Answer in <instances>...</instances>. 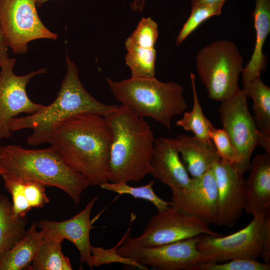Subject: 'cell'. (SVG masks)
<instances>
[{"mask_svg": "<svg viewBox=\"0 0 270 270\" xmlns=\"http://www.w3.org/2000/svg\"><path fill=\"white\" fill-rule=\"evenodd\" d=\"M112 135L106 118L95 114L72 116L56 126L48 142L90 185L108 182Z\"/></svg>", "mask_w": 270, "mask_h": 270, "instance_id": "cell-1", "label": "cell"}, {"mask_svg": "<svg viewBox=\"0 0 270 270\" xmlns=\"http://www.w3.org/2000/svg\"><path fill=\"white\" fill-rule=\"evenodd\" d=\"M112 135L108 182H138L152 171L156 138L148 123L121 104L104 116Z\"/></svg>", "mask_w": 270, "mask_h": 270, "instance_id": "cell-2", "label": "cell"}, {"mask_svg": "<svg viewBox=\"0 0 270 270\" xmlns=\"http://www.w3.org/2000/svg\"><path fill=\"white\" fill-rule=\"evenodd\" d=\"M66 70L54 100L38 112L10 122L12 133L29 128L32 132L27 142L30 146L48 143L53 128L66 119L82 114H95L106 116L118 106L101 102L92 96L82 84L78 68L66 53Z\"/></svg>", "mask_w": 270, "mask_h": 270, "instance_id": "cell-3", "label": "cell"}, {"mask_svg": "<svg viewBox=\"0 0 270 270\" xmlns=\"http://www.w3.org/2000/svg\"><path fill=\"white\" fill-rule=\"evenodd\" d=\"M0 164L2 178L35 181L66 193L78 204L90 184L71 168L53 146L26 149L16 144L2 146Z\"/></svg>", "mask_w": 270, "mask_h": 270, "instance_id": "cell-4", "label": "cell"}, {"mask_svg": "<svg viewBox=\"0 0 270 270\" xmlns=\"http://www.w3.org/2000/svg\"><path fill=\"white\" fill-rule=\"evenodd\" d=\"M110 90L122 105L137 116L150 118L170 132L172 118L188 108L183 86L174 82H164L154 78L114 81L107 78Z\"/></svg>", "mask_w": 270, "mask_h": 270, "instance_id": "cell-5", "label": "cell"}, {"mask_svg": "<svg viewBox=\"0 0 270 270\" xmlns=\"http://www.w3.org/2000/svg\"><path fill=\"white\" fill-rule=\"evenodd\" d=\"M196 64L198 75L212 100L221 102L238 89L243 58L234 42L219 40L203 47L196 54Z\"/></svg>", "mask_w": 270, "mask_h": 270, "instance_id": "cell-6", "label": "cell"}, {"mask_svg": "<svg viewBox=\"0 0 270 270\" xmlns=\"http://www.w3.org/2000/svg\"><path fill=\"white\" fill-rule=\"evenodd\" d=\"M247 98L244 90L239 88L231 97L221 102L218 108L222 128L240 156L244 172L248 170L251 156L258 146L270 154V136L258 130Z\"/></svg>", "mask_w": 270, "mask_h": 270, "instance_id": "cell-7", "label": "cell"}, {"mask_svg": "<svg viewBox=\"0 0 270 270\" xmlns=\"http://www.w3.org/2000/svg\"><path fill=\"white\" fill-rule=\"evenodd\" d=\"M128 230L120 243L137 247L158 246L202 234L221 235L202 220L172 206L152 216L139 236H130Z\"/></svg>", "mask_w": 270, "mask_h": 270, "instance_id": "cell-8", "label": "cell"}, {"mask_svg": "<svg viewBox=\"0 0 270 270\" xmlns=\"http://www.w3.org/2000/svg\"><path fill=\"white\" fill-rule=\"evenodd\" d=\"M262 212L253 216L242 229L228 236L202 234L197 243L201 262H223L236 258L256 260L261 255L266 216Z\"/></svg>", "mask_w": 270, "mask_h": 270, "instance_id": "cell-9", "label": "cell"}, {"mask_svg": "<svg viewBox=\"0 0 270 270\" xmlns=\"http://www.w3.org/2000/svg\"><path fill=\"white\" fill-rule=\"evenodd\" d=\"M36 8V0H0V26L14 53L26 52L34 40L58 38L42 23Z\"/></svg>", "mask_w": 270, "mask_h": 270, "instance_id": "cell-10", "label": "cell"}, {"mask_svg": "<svg viewBox=\"0 0 270 270\" xmlns=\"http://www.w3.org/2000/svg\"><path fill=\"white\" fill-rule=\"evenodd\" d=\"M201 236L152 247L126 246L120 242L116 250L120 255L154 270H196L201 262L197 248Z\"/></svg>", "mask_w": 270, "mask_h": 270, "instance_id": "cell-11", "label": "cell"}, {"mask_svg": "<svg viewBox=\"0 0 270 270\" xmlns=\"http://www.w3.org/2000/svg\"><path fill=\"white\" fill-rule=\"evenodd\" d=\"M14 58H8L2 65L0 72V142L11 135L8 124L10 120L21 113L34 114L44 105L32 101L28 96L26 85L33 77L46 72V68L22 76L13 71L16 63Z\"/></svg>", "mask_w": 270, "mask_h": 270, "instance_id": "cell-12", "label": "cell"}, {"mask_svg": "<svg viewBox=\"0 0 270 270\" xmlns=\"http://www.w3.org/2000/svg\"><path fill=\"white\" fill-rule=\"evenodd\" d=\"M212 168L217 187L218 226L232 228L244 210L246 194L244 172L238 166L220 158Z\"/></svg>", "mask_w": 270, "mask_h": 270, "instance_id": "cell-13", "label": "cell"}, {"mask_svg": "<svg viewBox=\"0 0 270 270\" xmlns=\"http://www.w3.org/2000/svg\"><path fill=\"white\" fill-rule=\"evenodd\" d=\"M172 192L170 206L208 224H216L217 187L212 168L199 177L192 178L188 186Z\"/></svg>", "mask_w": 270, "mask_h": 270, "instance_id": "cell-14", "label": "cell"}, {"mask_svg": "<svg viewBox=\"0 0 270 270\" xmlns=\"http://www.w3.org/2000/svg\"><path fill=\"white\" fill-rule=\"evenodd\" d=\"M97 198L98 196H94L82 210L70 219L62 222L42 220L36 222L44 240H67L71 242L79 252L80 263H86L92 270L94 267L91 262L92 245L90 234L94 226L90 214Z\"/></svg>", "mask_w": 270, "mask_h": 270, "instance_id": "cell-15", "label": "cell"}, {"mask_svg": "<svg viewBox=\"0 0 270 270\" xmlns=\"http://www.w3.org/2000/svg\"><path fill=\"white\" fill-rule=\"evenodd\" d=\"M180 155L174 138H156L150 174L172 191L188 186L192 180Z\"/></svg>", "mask_w": 270, "mask_h": 270, "instance_id": "cell-16", "label": "cell"}, {"mask_svg": "<svg viewBox=\"0 0 270 270\" xmlns=\"http://www.w3.org/2000/svg\"><path fill=\"white\" fill-rule=\"evenodd\" d=\"M250 175L245 180L244 210L256 216L270 212V154L256 156L250 164Z\"/></svg>", "mask_w": 270, "mask_h": 270, "instance_id": "cell-17", "label": "cell"}, {"mask_svg": "<svg viewBox=\"0 0 270 270\" xmlns=\"http://www.w3.org/2000/svg\"><path fill=\"white\" fill-rule=\"evenodd\" d=\"M252 16L256 31V42L252 57L242 72L243 86L256 78L266 68L267 57L262 50L270 32V0H256Z\"/></svg>", "mask_w": 270, "mask_h": 270, "instance_id": "cell-18", "label": "cell"}, {"mask_svg": "<svg viewBox=\"0 0 270 270\" xmlns=\"http://www.w3.org/2000/svg\"><path fill=\"white\" fill-rule=\"evenodd\" d=\"M174 138L180 154L192 178L204 174L220 158L212 140L204 142L194 136L184 134H179Z\"/></svg>", "mask_w": 270, "mask_h": 270, "instance_id": "cell-19", "label": "cell"}, {"mask_svg": "<svg viewBox=\"0 0 270 270\" xmlns=\"http://www.w3.org/2000/svg\"><path fill=\"white\" fill-rule=\"evenodd\" d=\"M10 194L12 210L16 216L26 217L32 208H42L50 202L46 186L35 181L2 178Z\"/></svg>", "mask_w": 270, "mask_h": 270, "instance_id": "cell-20", "label": "cell"}, {"mask_svg": "<svg viewBox=\"0 0 270 270\" xmlns=\"http://www.w3.org/2000/svg\"><path fill=\"white\" fill-rule=\"evenodd\" d=\"M34 222L24 237L14 246L0 256V270H28L44 242L42 232Z\"/></svg>", "mask_w": 270, "mask_h": 270, "instance_id": "cell-21", "label": "cell"}, {"mask_svg": "<svg viewBox=\"0 0 270 270\" xmlns=\"http://www.w3.org/2000/svg\"><path fill=\"white\" fill-rule=\"evenodd\" d=\"M28 220L16 216L12 204L4 195L0 196V256L11 249L24 236Z\"/></svg>", "mask_w": 270, "mask_h": 270, "instance_id": "cell-22", "label": "cell"}, {"mask_svg": "<svg viewBox=\"0 0 270 270\" xmlns=\"http://www.w3.org/2000/svg\"><path fill=\"white\" fill-rule=\"evenodd\" d=\"M252 98L254 118L258 130L270 136V88L258 76L242 88Z\"/></svg>", "mask_w": 270, "mask_h": 270, "instance_id": "cell-23", "label": "cell"}, {"mask_svg": "<svg viewBox=\"0 0 270 270\" xmlns=\"http://www.w3.org/2000/svg\"><path fill=\"white\" fill-rule=\"evenodd\" d=\"M190 80L193 96V106L190 112H184L182 117L178 120L176 125L186 131L192 132L194 136L204 142H210L209 133L214 126L204 116L200 103L193 73L190 74Z\"/></svg>", "mask_w": 270, "mask_h": 270, "instance_id": "cell-24", "label": "cell"}, {"mask_svg": "<svg viewBox=\"0 0 270 270\" xmlns=\"http://www.w3.org/2000/svg\"><path fill=\"white\" fill-rule=\"evenodd\" d=\"M62 240H44L28 270H72L70 260L62 251Z\"/></svg>", "mask_w": 270, "mask_h": 270, "instance_id": "cell-25", "label": "cell"}, {"mask_svg": "<svg viewBox=\"0 0 270 270\" xmlns=\"http://www.w3.org/2000/svg\"><path fill=\"white\" fill-rule=\"evenodd\" d=\"M125 48L126 64L130 71L131 78H154L156 74V51L154 48L137 46L126 41Z\"/></svg>", "mask_w": 270, "mask_h": 270, "instance_id": "cell-26", "label": "cell"}, {"mask_svg": "<svg viewBox=\"0 0 270 270\" xmlns=\"http://www.w3.org/2000/svg\"><path fill=\"white\" fill-rule=\"evenodd\" d=\"M154 181H150L144 186H132L128 182H106L99 186L102 189L111 191L120 194H127L135 198H140L152 203L158 212L163 211L170 206V202H166L156 194L153 190Z\"/></svg>", "mask_w": 270, "mask_h": 270, "instance_id": "cell-27", "label": "cell"}, {"mask_svg": "<svg viewBox=\"0 0 270 270\" xmlns=\"http://www.w3.org/2000/svg\"><path fill=\"white\" fill-rule=\"evenodd\" d=\"M224 4V2L202 4L192 8L190 16L176 38V46H180L204 21L213 16L220 14Z\"/></svg>", "mask_w": 270, "mask_h": 270, "instance_id": "cell-28", "label": "cell"}, {"mask_svg": "<svg viewBox=\"0 0 270 270\" xmlns=\"http://www.w3.org/2000/svg\"><path fill=\"white\" fill-rule=\"evenodd\" d=\"M209 136L220 158L230 164L236 165L241 170L240 156L224 130L213 126Z\"/></svg>", "mask_w": 270, "mask_h": 270, "instance_id": "cell-29", "label": "cell"}, {"mask_svg": "<svg viewBox=\"0 0 270 270\" xmlns=\"http://www.w3.org/2000/svg\"><path fill=\"white\" fill-rule=\"evenodd\" d=\"M116 248V246L108 249L92 246L90 252L92 266L94 268L113 263H120L139 270H148L147 267L140 264L132 258L120 255L117 253Z\"/></svg>", "mask_w": 270, "mask_h": 270, "instance_id": "cell-30", "label": "cell"}, {"mask_svg": "<svg viewBox=\"0 0 270 270\" xmlns=\"http://www.w3.org/2000/svg\"><path fill=\"white\" fill-rule=\"evenodd\" d=\"M158 35L157 23L150 18H143L126 42L149 48H154Z\"/></svg>", "mask_w": 270, "mask_h": 270, "instance_id": "cell-31", "label": "cell"}, {"mask_svg": "<svg viewBox=\"0 0 270 270\" xmlns=\"http://www.w3.org/2000/svg\"><path fill=\"white\" fill-rule=\"evenodd\" d=\"M270 264L254 259L236 258L223 262H200L196 270H270Z\"/></svg>", "mask_w": 270, "mask_h": 270, "instance_id": "cell-32", "label": "cell"}, {"mask_svg": "<svg viewBox=\"0 0 270 270\" xmlns=\"http://www.w3.org/2000/svg\"><path fill=\"white\" fill-rule=\"evenodd\" d=\"M260 256L265 264H270V212L266 216Z\"/></svg>", "mask_w": 270, "mask_h": 270, "instance_id": "cell-33", "label": "cell"}, {"mask_svg": "<svg viewBox=\"0 0 270 270\" xmlns=\"http://www.w3.org/2000/svg\"><path fill=\"white\" fill-rule=\"evenodd\" d=\"M8 45L6 36L0 26V68L2 64L8 59Z\"/></svg>", "mask_w": 270, "mask_h": 270, "instance_id": "cell-34", "label": "cell"}, {"mask_svg": "<svg viewBox=\"0 0 270 270\" xmlns=\"http://www.w3.org/2000/svg\"><path fill=\"white\" fill-rule=\"evenodd\" d=\"M226 0H190L191 7L207 4L225 2Z\"/></svg>", "mask_w": 270, "mask_h": 270, "instance_id": "cell-35", "label": "cell"}, {"mask_svg": "<svg viewBox=\"0 0 270 270\" xmlns=\"http://www.w3.org/2000/svg\"><path fill=\"white\" fill-rule=\"evenodd\" d=\"M146 0H133L131 6L136 10H142L144 8Z\"/></svg>", "mask_w": 270, "mask_h": 270, "instance_id": "cell-36", "label": "cell"}, {"mask_svg": "<svg viewBox=\"0 0 270 270\" xmlns=\"http://www.w3.org/2000/svg\"><path fill=\"white\" fill-rule=\"evenodd\" d=\"M51 0H36V7H40L42 6L44 3Z\"/></svg>", "mask_w": 270, "mask_h": 270, "instance_id": "cell-37", "label": "cell"}, {"mask_svg": "<svg viewBox=\"0 0 270 270\" xmlns=\"http://www.w3.org/2000/svg\"><path fill=\"white\" fill-rule=\"evenodd\" d=\"M2 173V168L0 164V177L1 176Z\"/></svg>", "mask_w": 270, "mask_h": 270, "instance_id": "cell-38", "label": "cell"}, {"mask_svg": "<svg viewBox=\"0 0 270 270\" xmlns=\"http://www.w3.org/2000/svg\"><path fill=\"white\" fill-rule=\"evenodd\" d=\"M1 148H2V146L0 145V154Z\"/></svg>", "mask_w": 270, "mask_h": 270, "instance_id": "cell-39", "label": "cell"}]
</instances>
